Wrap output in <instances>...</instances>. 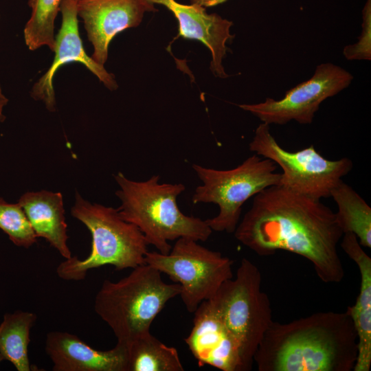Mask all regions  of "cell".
<instances>
[{"label":"cell","instance_id":"obj_5","mask_svg":"<svg viewBox=\"0 0 371 371\" xmlns=\"http://www.w3.org/2000/svg\"><path fill=\"white\" fill-rule=\"evenodd\" d=\"M71 214L89 230L91 250L85 259L71 256L60 262L56 269L60 278L80 281L89 270L102 266L112 265L121 271L145 263L148 244L144 234L137 226L123 220L117 209L91 203L76 192Z\"/></svg>","mask_w":371,"mask_h":371},{"label":"cell","instance_id":"obj_9","mask_svg":"<svg viewBox=\"0 0 371 371\" xmlns=\"http://www.w3.org/2000/svg\"><path fill=\"white\" fill-rule=\"evenodd\" d=\"M249 148L281 168L280 186L319 200L330 197L332 190L353 167L349 158L327 159L313 145L288 151L272 135L269 125L263 122L256 128Z\"/></svg>","mask_w":371,"mask_h":371},{"label":"cell","instance_id":"obj_1","mask_svg":"<svg viewBox=\"0 0 371 371\" xmlns=\"http://www.w3.org/2000/svg\"><path fill=\"white\" fill-rule=\"evenodd\" d=\"M234 233L259 256L285 250L306 258L325 283L344 278L337 249L344 233L335 213L319 199L280 185L267 188L254 196Z\"/></svg>","mask_w":371,"mask_h":371},{"label":"cell","instance_id":"obj_27","mask_svg":"<svg viewBox=\"0 0 371 371\" xmlns=\"http://www.w3.org/2000/svg\"><path fill=\"white\" fill-rule=\"evenodd\" d=\"M76 1L78 2V1H80V0H76Z\"/></svg>","mask_w":371,"mask_h":371},{"label":"cell","instance_id":"obj_22","mask_svg":"<svg viewBox=\"0 0 371 371\" xmlns=\"http://www.w3.org/2000/svg\"><path fill=\"white\" fill-rule=\"evenodd\" d=\"M0 229L18 247L29 248L36 243L37 237L21 205L1 197Z\"/></svg>","mask_w":371,"mask_h":371},{"label":"cell","instance_id":"obj_28","mask_svg":"<svg viewBox=\"0 0 371 371\" xmlns=\"http://www.w3.org/2000/svg\"><path fill=\"white\" fill-rule=\"evenodd\" d=\"M0 18H1V15H0Z\"/></svg>","mask_w":371,"mask_h":371},{"label":"cell","instance_id":"obj_17","mask_svg":"<svg viewBox=\"0 0 371 371\" xmlns=\"http://www.w3.org/2000/svg\"><path fill=\"white\" fill-rule=\"evenodd\" d=\"M18 203L36 237L44 238L65 259L71 258L61 193L47 190L27 192L20 197Z\"/></svg>","mask_w":371,"mask_h":371},{"label":"cell","instance_id":"obj_23","mask_svg":"<svg viewBox=\"0 0 371 371\" xmlns=\"http://www.w3.org/2000/svg\"><path fill=\"white\" fill-rule=\"evenodd\" d=\"M362 32L359 41L344 49V55L348 60L371 59V0H367L362 10Z\"/></svg>","mask_w":371,"mask_h":371},{"label":"cell","instance_id":"obj_7","mask_svg":"<svg viewBox=\"0 0 371 371\" xmlns=\"http://www.w3.org/2000/svg\"><path fill=\"white\" fill-rule=\"evenodd\" d=\"M271 159L254 154L229 170H216L194 164L192 169L202 182L192 195L193 203H214L219 212L205 220L212 231L234 233L243 204L264 189L280 185L281 173Z\"/></svg>","mask_w":371,"mask_h":371},{"label":"cell","instance_id":"obj_18","mask_svg":"<svg viewBox=\"0 0 371 371\" xmlns=\"http://www.w3.org/2000/svg\"><path fill=\"white\" fill-rule=\"evenodd\" d=\"M337 203V224L343 233H352L362 247H371V207L349 185L341 181L331 191Z\"/></svg>","mask_w":371,"mask_h":371},{"label":"cell","instance_id":"obj_2","mask_svg":"<svg viewBox=\"0 0 371 371\" xmlns=\"http://www.w3.org/2000/svg\"><path fill=\"white\" fill-rule=\"evenodd\" d=\"M357 334L346 312H319L286 324L273 321L254 357L258 371H351Z\"/></svg>","mask_w":371,"mask_h":371},{"label":"cell","instance_id":"obj_13","mask_svg":"<svg viewBox=\"0 0 371 371\" xmlns=\"http://www.w3.org/2000/svg\"><path fill=\"white\" fill-rule=\"evenodd\" d=\"M185 342L199 366L223 371H243L239 346L210 302H202Z\"/></svg>","mask_w":371,"mask_h":371},{"label":"cell","instance_id":"obj_12","mask_svg":"<svg viewBox=\"0 0 371 371\" xmlns=\"http://www.w3.org/2000/svg\"><path fill=\"white\" fill-rule=\"evenodd\" d=\"M148 0H80L77 12L93 47L92 58L104 65L112 39L123 30L138 26L146 12L154 11Z\"/></svg>","mask_w":371,"mask_h":371},{"label":"cell","instance_id":"obj_20","mask_svg":"<svg viewBox=\"0 0 371 371\" xmlns=\"http://www.w3.org/2000/svg\"><path fill=\"white\" fill-rule=\"evenodd\" d=\"M128 371H183L177 350L168 346L150 331L136 337L126 346Z\"/></svg>","mask_w":371,"mask_h":371},{"label":"cell","instance_id":"obj_26","mask_svg":"<svg viewBox=\"0 0 371 371\" xmlns=\"http://www.w3.org/2000/svg\"><path fill=\"white\" fill-rule=\"evenodd\" d=\"M2 360H3V359L2 356H1V355L0 354V362H1Z\"/></svg>","mask_w":371,"mask_h":371},{"label":"cell","instance_id":"obj_14","mask_svg":"<svg viewBox=\"0 0 371 371\" xmlns=\"http://www.w3.org/2000/svg\"><path fill=\"white\" fill-rule=\"evenodd\" d=\"M45 349L54 371H128L127 348L117 343L110 350H98L74 334L51 331Z\"/></svg>","mask_w":371,"mask_h":371},{"label":"cell","instance_id":"obj_15","mask_svg":"<svg viewBox=\"0 0 371 371\" xmlns=\"http://www.w3.org/2000/svg\"><path fill=\"white\" fill-rule=\"evenodd\" d=\"M171 11L179 22V35L203 43L210 51V69L214 75L225 78L228 75L222 65L226 54V43L233 38L230 34L232 22L217 14H208L204 7L192 3L184 5L175 0H148Z\"/></svg>","mask_w":371,"mask_h":371},{"label":"cell","instance_id":"obj_10","mask_svg":"<svg viewBox=\"0 0 371 371\" xmlns=\"http://www.w3.org/2000/svg\"><path fill=\"white\" fill-rule=\"evenodd\" d=\"M352 80V75L344 68L322 63L310 79L289 90L280 100L267 98L262 102L238 106L269 125H284L292 120L310 124L322 102L348 87Z\"/></svg>","mask_w":371,"mask_h":371},{"label":"cell","instance_id":"obj_16","mask_svg":"<svg viewBox=\"0 0 371 371\" xmlns=\"http://www.w3.org/2000/svg\"><path fill=\"white\" fill-rule=\"evenodd\" d=\"M341 247L359 268L361 284L355 304L346 312L351 317L357 334L358 355L353 371H369L371 366V258L357 237L344 233Z\"/></svg>","mask_w":371,"mask_h":371},{"label":"cell","instance_id":"obj_24","mask_svg":"<svg viewBox=\"0 0 371 371\" xmlns=\"http://www.w3.org/2000/svg\"><path fill=\"white\" fill-rule=\"evenodd\" d=\"M8 99L3 93L1 85H0V122H3L5 119V116L3 114V109L8 104Z\"/></svg>","mask_w":371,"mask_h":371},{"label":"cell","instance_id":"obj_21","mask_svg":"<svg viewBox=\"0 0 371 371\" xmlns=\"http://www.w3.org/2000/svg\"><path fill=\"white\" fill-rule=\"evenodd\" d=\"M62 0H29L32 14L25 25V43L30 50L47 46L54 52V22Z\"/></svg>","mask_w":371,"mask_h":371},{"label":"cell","instance_id":"obj_3","mask_svg":"<svg viewBox=\"0 0 371 371\" xmlns=\"http://www.w3.org/2000/svg\"><path fill=\"white\" fill-rule=\"evenodd\" d=\"M114 178L120 187L115 192L121 201L117 208L120 216L137 226L158 252L169 254V241L186 238L205 242L212 234L205 220L186 215L178 207L177 199L186 190L183 184L161 183L158 175L136 181L119 172Z\"/></svg>","mask_w":371,"mask_h":371},{"label":"cell","instance_id":"obj_19","mask_svg":"<svg viewBox=\"0 0 371 371\" xmlns=\"http://www.w3.org/2000/svg\"><path fill=\"white\" fill-rule=\"evenodd\" d=\"M36 320L34 313L16 311L6 313L0 324V354L18 371H31L28 357L30 330Z\"/></svg>","mask_w":371,"mask_h":371},{"label":"cell","instance_id":"obj_8","mask_svg":"<svg viewBox=\"0 0 371 371\" xmlns=\"http://www.w3.org/2000/svg\"><path fill=\"white\" fill-rule=\"evenodd\" d=\"M197 242L180 238L169 254L148 251L145 256L146 264L181 286L179 295L191 313L202 302L210 300L225 281L233 278V260Z\"/></svg>","mask_w":371,"mask_h":371},{"label":"cell","instance_id":"obj_4","mask_svg":"<svg viewBox=\"0 0 371 371\" xmlns=\"http://www.w3.org/2000/svg\"><path fill=\"white\" fill-rule=\"evenodd\" d=\"M180 292L178 283L164 282L159 271L144 263L117 282L105 280L95 297L94 310L110 327L117 343L126 346L150 331L166 304Z\"/></svg>","mask_w":371,"mask_h":371},{"label":"cell","instance_id":"obj_25","mask_svg":"<svg viewBox=\"0 0 371 371\" xmlns=\"http://www.w3.org/2000/svg\"><path fill=\"white\" fill-rule=\"evenodd\" d=\"M227 0H192V3H197L203 7H212L225 2Z\"/></svg>","mask_w":371,"mask_h":371},{"label":"cell","instance_id":"obj_6","mask_svg":"<svg viewBox=\"0 0 371 371\" xmlns=\"http://www.w3.org/2000/svg\"><path fill=\"white\" fill-rule=\"evenodd\" d=\"M232 278L225 281L209 300L236 339L243 371H248L273 322L271 302L261 290L259 269L248 259L241 260L236 278Z\"/></svg>","mask_w":371,"mask_h":371},{"label":"cell","instance_id":"obj_11","mask_svg":"<svg viewBox=\"0 0 371 371\" xmlns=\"http://www.w3.org/2000/svg\"><path fill=\"white\" fill-rule=\"evenodd\" d=\"M60 12L62 14V23L55 37L54 59L48 70L34 84L31 91L32 97L42 100L47 109L52 112L56 109L54 76L58 68L66 63H80L108 89L113 91L117 88L113 75L109 73L104 65L88 56L84 49L78 30L77 1L62 0Z\"/></svg>","mask_w":371,"mask_h":371}]
</instances>
